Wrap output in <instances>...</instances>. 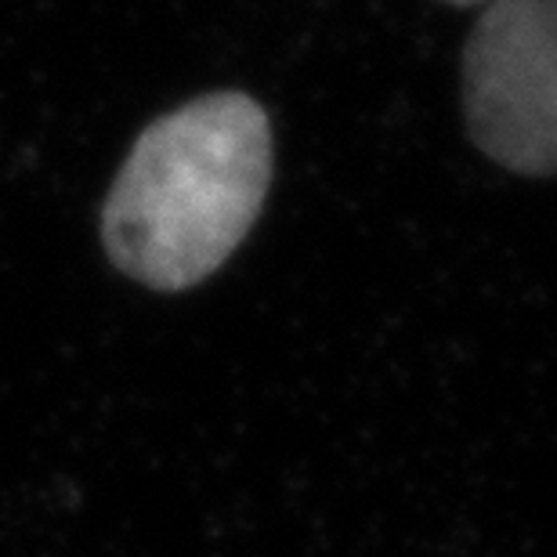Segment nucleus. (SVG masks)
I'll use <instances>...</instances> for the list:
<instances>
[{
	"mask_svg": "<svg viewBox=\"0 0 557 557\" xmlns=\"http://www.w3.org/2000/svg\"><path fill=\"white\" fill-rule=\"evenodd\" d=\"M269 182L264 109L239 91L196 98L131 149L102 214L109 258L152 289L203 283L247 239Z\"/></svg>",
	"mask_w": 557,
	"mask_h": 557,
	"instance_id": "1",
	"label": "nucleus"
},
{
	"mask_svg": "<svg viewBox=\"0 0 557 557\" xmlns=\"http://www.w3.org/2000/svg\"><path fill=\"white\" fill-rule=\"evenodd\" d=\"M467 127L488 160L557 174V0H493L463 51Z\"/></svg>",
	"mask_w": 557,
	"mask_h": 557,
	"instance_id": "2",
	"label": "nucleus"
},
{
	"mask_svg": "<svg viewBox=\"0 0 557 557\" xmlns=\"http://www.w3.org/2000/svg\"><path fill=\"white\" fill-rule=\"evenodd\" d=\"M445 4H460V8H467V4H493V0H445Z\"/></svg>",
	"mask_w": 557,
	"mask_h": 557,
	"instance_id": "3",
	"label": "nucleus"
}]
</instances>
